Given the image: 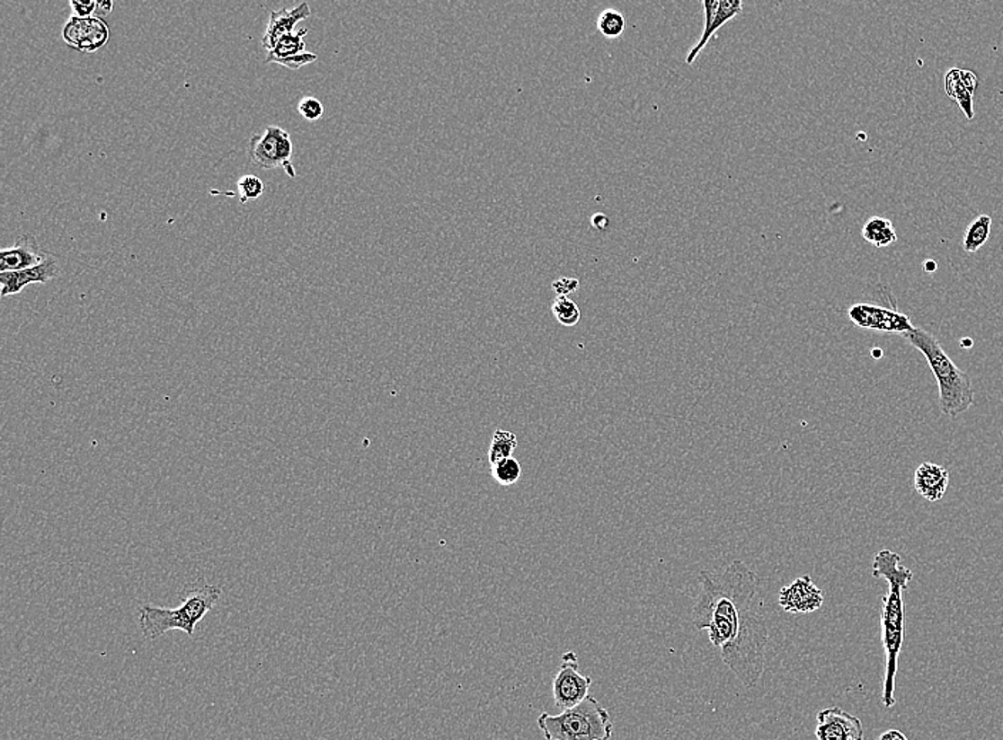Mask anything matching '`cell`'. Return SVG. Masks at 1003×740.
I'll return each mask as SVG.
<instances>
[{
    "label": "cell",
    "instance_id": "obj_1",
    "mask_svg": "<svg viewBox=\"0 0 1003 740\" xmlns=\"http://www.w3.org/2000/svg\"><path fill=\"white\" fill-rule=\"evenodd\" d=\"M697 598L691 621L707 630L713 647L720 649L724 665L746 688H754L766 668L770 632L757 600L759 578L746 562L734 559L718 571L698 574Z\"/></svg>",
    "mask_w": 1003,
    "mask_h": 740
},
{
    "label": "cell",
    "instance_id": "obj_2",
    "mask_svg": "<svg viewBox=\"0 0 1003 740\" xmlns=\"http://www.w3.org/2000/svg\"><path fill=\"white\" fill-rule=\"evenodd\" d=\"M873 576L883 578L888 584V593L883 600L881 635L885 651V678H883V702L887 708L895 705V676L898 656L904 642V591L914 578V573L901 564V555L891 550L876 552L873 562Z\"/></svg>",
    "mask_w": 1003,
    "mask_h": 740
},
{
    "label": "cell",
    "instance_id": "obj_3",
    "mask_svg": "<svg viewBox=\"0 0 1003 740\" xmlns=\"http://www.w3.org/2000/svg\"><path fill=\"white\" fill-rule=\"evenodd\" d=\"M179 608L143 605L138 610V625L146 639L155 641L170 630H182L193 638L197 625L213 610L221 598L220 586L206 583L204 578L190 581L182 586Z\"/></svg>",
    "mask_w": 1003,
    "mask_h": 740
},
{
    "label": "cell",
    "instance_id": "obj_4",
    "mask_svg": "<svg viewBox=\"0 0 1003 740\" xmlns=\"http://www.w3.org/2000/svg\"><path fill=\"white\" fill-rule=\"evenodd\" d=\"M905 339L910 347L924 355L931 367L939 389V409L944 415L956 418L973 405L972 381L968 374L959 369L945 349L931 332L915 328L907 333Z\"/></svg>",
    "mask_w": 1003,
    "mask_h": 740
},
{
    "label": "cell",
    "instance_id": "obj_5",
    "mask_svg": "<svg viewBox=\"0 0 1003 740\" xmlns=\"http://www.w3.org/2000/svg\"><path fill=\"white\" fill-rule=\"evenodd\" d=\"M537 723L546 740H608L613 735L610 713L590 695L559 715L540 713Z\"/></svg>",
    "mask_w": 1003,
    "mask_h": 740
},
{
    "label": "cell",
    "instance_id": "obj_6",
    "mask_svg": "<svg viewBox=\"0 0 1003 740\" xmlns=\"http://www.w3.org/2000/svg\"><path fill=\"white\" fill-rule=\"evenodd\" d=\"M248 157L262 170L284 167L289 177H296L292 165V141L289 134L279 126H269L264 131L251 136Z\"/></svg>",
    "mask_w": 1003,
    "mask_h": 740
},
{
    "label": "cell",
    "instance_id": "obj_7",
    "mask_svg": "<svg viewBox=\"0 0 1003 740\" xmlns=\"http://www.w3.org/2000/svg\"><path fill=\"white\" fill-rule=\"evenodd\" d=\"M591 683L590 676L581 674L578 655L567 651L562 655V662L554 679L555 705L562 712L578 706L588 698Z\"/></svg>",
    "mask_w": 1003,
    "mask_h": 740
},
{
    "label": "cell",
    "instance_id": "obj_8",
    "mask_svg": "<svg viewBox=\"0 0 1003 740\" xmlns=\"http://www.w3.org/2000/svg\"><path fill=\"white\" fill-rule=\"evenodd\" d=\"M848 318L854 325L863 330L880 333H902L907 335L915 326L910 316L897 309L859 302L848 308Z\"/></svg>",
    "mask_w": 1003,
    "mask_h": 740
},
{
    "label": "cell",
    "instance_id": "obj_9",
    "mask_svg": "<svg viewBox=\"0 0 1003 740\" xmlns=\"http://www.w3.org/2000/svg\"><path fill=\"white\" fill-rule=\"evenodd\" d=\"M62 36L67 46L77 52L94 53L109 41L111 31L106 22L96 16L89 19L73 16L65 24Z\"/></svg>",
    "mask_w": 1003,
    "mask_h": 740
},
{
    "label": "cell",
    "instance_id": "obj_10",
    "mask_svg": "<svg viewBox=\"0 0 1003 740\" xmlns=\"http://www.w3.org/2000/svg\"><path fill=\"white\" fill-rule=\"evenodd\" d=\"M815 736L818 740H864L863 723L839 706L818 713Z\"/></svg>",
    "mask_w": 1003,
    "mask_h": 740
},
{
    "label": "cell",
    "instance_id": "obj_11",
    "mask_svg": "<svg viewBox=\"0 0 1003 740\" xmlns=\"http://www.w3.org/2000/svg\"><path fill=\"white\" fill-rule=\"evenodd\" d=\"M742 7H744V4L741 0H705L703 2V9H705L706 13L705 31H703L700 40L688 53V57H686L688 65H693L696 62V58L698 57L701 50L707 46L715 31L723 28L727 22L734 19L735 16H739L742 12Z\"/></svg>",
    "mask_w": 1003,
    "mask_h": 740
},
{
    "label": "cell",
    "instance_id": "obj_12",
    "mask_svg": "<svg viewBox=\"0 0 1003 740\" xmlns=\"http://www.w3.org/2000/svg\"><path fill=\"white\" fill-rule=\"evenodd\" d=\"M778 603L788 613H811L824 603V594L810 576L798 577L790 586L781 588Z\"/></svg>",
    "mask_w": 1003,
    "mask_h": 740
},
{
    "label": "cell",
    "instance_id": "obj_13",
    "mask_svg": "<svg viewBox=\"0 0 1003 740\" xmlns=\"http://www.w3.org/2000/svg\"><path fill=\"white\" fill-rule=\"evenodd\" d=\"M50 257L52 255L41 250L33 235L24 233L18 238L13 247L0 251V274L38 267Z\"/></svg>",
    "mask_w": 1003,
    "mask_h": 740
},
{
    "label": "cell",
    "instance_id": "obj_14",
    "mask_svg": "<svg viewBox=\"0 0 1003 740\" xmlns=\"http://www.w3.org/2000/svg\"><path fill=\"white\" fill-rule=\"evenodd\" d=\"M309 14H311V9H309V4H306V2L297 4V6L292 7V9L282 7V9H279V11H272L271 14H270L269 26H267L265 35L262 36V48L271 52L275 45H277L284 36L294 33V29H296L297 24L309 18Z\"/></svg>",
    "mask_w": 1003,
    "mask_h": 740
},
{
    "label": "cell",
    "instance_id": "obj_15",
    "mask_svg": "<svg viewBox=\"0 0 1003 740\" xmlns=\"http://www.w3.org/2000/svg\"><path fill=\"white\" fill-rule=\"evenodd\" d=\"M58 262L50 257L38 267L29 268L23 271L4 272L0 274L2 284V296L16 295L22 289L31 284H46L53 278L58 277Z\"/></svg>",
    "mask_w": 1003,
    "mask_h": 740
},
{
    "label": "cell",
    "instance_id": "obj_16",
    "mask_svg": "<svg viewBox=\"0 0 1003 740\" xmlns=\"http://www.w3.org/2000/svg\"><path fill=\"white\" fill-rule=\"evenodd\" d=\"M948 484L949 471L945 467L925 462L915 470V490L929 503L941 501L948 490Z\"/></svg>",
    "mask_w": 1003,
    "mask_h": 740
},
{
    "label": "cell",
    "instance_id": "obj_17",
    "mask_svg": "<svg viewBox=\"0 0 1003 740\" xmlns=\"http://www.w3.org/2000/svg\"><path fill=\"white\" fill-rule=\"evenodd\" d=\"M945 92L946 96L961 107V110L963 111L966 119L972 120L975 117V113H973V94L963 84L961 69L954 67L946 73Z\"/></svg>",
    "mask_w": 1003,
    "mask_h": 740
},
{
    "label": "cell",
    "instance_id": "obj_18",
    "mask_svg": "<svg viewBox=\"0 0 1003 740\" xmlns=\"http://www.w3.org/2000/svg\"><path fill=\"white\" fill-rule=\"evenodd\" d=\"M863 238L876 248L890 247L898 241L892 223L883 216H873L864 224Z\"/></svg>",
    "mask_w": 1003,
    "mask_h": 740
},
{
    "label": "cell",
    "instance_id": "obj_19",
    "mask_svg": "<svg viewBox=\"0 0 1003 740\" xmlns=\"http://www.w3.org/2000/svg\"><path fill=\"white\" fill-rule=\"evenodd\" d=\"M306 33H308V29H299V31H294V33L284 36V38L275 45L271 52H269V55L265 57V63H277V65H279L280 62L286 60V58L294 57V56L306 53V46L304 38H306Z\"/></svg>",
    "mask_w": 1003,
    "mask_h": 740
},
{
    "label": "cell",
    "instance_id": "obj_20",
    "mask_svg": "<svg viewBox=\"0 0 1003 740\" xmlns=\"http://www.w3.org/2000/svg\"><path fill=\"white\" fill-rule=\"evenodd\" d=\"M990 230H992V218L990 216H976L975 220L966 226L963 241V250L969 254L978 252L990 240Z\"/></svg>",
    "mask_w": 1003,
    "mask_h": 740
},
{
    "label": "cell",
    "instance_id": "obj_21",
    "mask_svg": "<svg viewBox=\"0 0 1003 740\" xmlns=\"http://www.w3.org/2000/svg\"><path fill=\"white\" fill-rule=\"evenodd\" d=\"M516 447H518V439L512 432L496 430L492 436L491 445H489L488 459L491 466L502 462V460L512 457Z\"/></svg>",
    "mask_w": 1003,
    "mask_h": 740
},
{
    "label": "cell",
    "instance_id": "obj_22",
    "mask_svg": "<svg viewBox=\"0 0 1003 740\" xmlns=\"http://www.w3.org/2000/svg\"><path fill=\"white\" fill-rule=\"evenodd\" d=\"M596 26L603 38L618 39L626 31L625 14L616 9H606L599 14Z\"/></svg>",
    "mask_w": 1003,
    "mask_h": 740
},
{
    "label": "cell",
    "instance_id": "obj_23",
    "mask_svg": "<svg viewBox=\"0 0 1003 740\" xmlns=\"http://www.w3.org/2000/svg\"><path fill=\"white\" fill-rule=\"evenodd\" d=\"M520 476H522V466L515 457L502 460L492 466V477L499 486H513L520 480Z\"/></svg>",
    "mask_w": 1003,
    "mask_h": 740
},
{
    "label": "cell",
    "instance_id": "obj_24",
    "mask_svg": "<svg viewBox=\"0 0 1003 740\" xmlns=\"http://www.w3.org/2000/svg\"><path fill=\"white\" fill-rule=\"evenodd\" d=\"M552 313L560 325L571 326L578 325L581 318V309L578 304L567 298V296H557L552 304Z\"/></svg>",
    "mask_w": 1003,
    "mask_h": 740
},
{
    "label": "cell",
    "instance_id": "obj_25",
    "mask_svg": "<svg viewBox=\"0 0 1003 740\" xmlns=\"http://www.w3.org/2000/svg\"><path fill=\"white\" fill-rule=\"evenodd\" d=\"M238 192H240L241 203H247L248 199H255L262 196L265 185L262 179H258L257 175L247 174L243 175L237 182Z\"/></svg>",
    "mask_w": 1003,
    "mask_h": 740
},
{
    "label": "cell",
    "instance_id": "obj_26",
    "mask_svg": "<svg viewBox=\"0 0 1003 740\" xmlns=\"http://www.w3.org/2000/svg\"><path fill=\"white\" fill-rule=\"evenodd\" d=\"M298 111L306 120L316 121L324 116V106L315 97L306 96L299 101Z\"/></svg>",
    "mask_w": 1003,
    "mask_h": 740
},
{
    "label": "cell",
    "instance_id": "obj_27",
    "mask_svg": "<svg viewBox=\"0 0 1003 740\" xmlns=\"http://www.w3.org/2000/svg\"><path fill=\"white\" fill-rule=\"evenodd\" d=\"M581 282L576 278H559L552 284V289L557 296H569L578 291Z\"/></svg>",
    "mask_w": 1003,
    "mask_h": 740
},
{
    "label": "cell",
    "instance_id": "obj_28",
    "mask_svg": "<svg viewBox=\"0 0 1003 740\" xmlns=\"http://www.w3.org/2000/svg\"><path fill=\"white\" fill-rule=\"evenodd\" d=\"M316 58L318 57H316L315 53L306 52L303 53V55L286 58V60L280 62L279 65L284 66L287 69L298 70L304 67V66L309 65V63L315 62Z\"/></svg>",
    "mask_w": 1003,
    "mask_h": 740
},
{
    "label": "cell",
    "instance_id": "obj_29",
    "mask_svg": "<svg viewBox=\"0 0 1003 740\" xmlns=\"http://www.w3.org/2000/svg\"><path fill=\"white\" fill-rule=\"evenodd\" d=\"M96 4L97 2H94V0H92V2L72 0L70 6H72L75 16H77V18L89 19L93 18V13L96 12Z\"/></svg>",
    "mask_w": 1003,
    "mask_h": 740
},
{
    "label": "cell",
    "instance_id": "obj_30",
    "mask_svg": "<svg viewBox=\"0 0 1003 740\" xmlns=\"http://www.w3.org/2000/svg\"><path fill=\"white\" fill-rule=\"evenodd\" d=\"M961 77H963V84H965L966 89H968L969 92H972V94H975L976 90H978V86H980V80H978V77H976L975 73L969 72V70L961 69Z\"/></svg>",
    "mask_w": 1003,
    "mask_h": 740
},
{
    "label": "cell",
    "instance_id": "obj_31",
    "mask_svg": "<svg viewBox=\"0 0 1003 740\" xmlns=\"http://www.w3.org/2000/svg\"><path fill=\"white\" fill-rule=\"evenodd\" d=\"M113 6H114L113 2H111V0H103V2H97L96 12H94V13L97 14L96 18L100 19V18H103V16H107V14H111V11H113Z\"/></svg>",
    "mask_w": 1003,
    "mask_h": 740
},
{
    "label": "cell",
    "instance_id": "obj_32",
    "mask_svg": "<svg viewBox=\"0 0 1003 740\" xmlns=\"http://www.w3.org/2000/svg\"><path fill=\"white\" fill-rule=\"evenodd\" d=\"M590 223L591 225L595 226L596 230L603 231L608 228V216H605V214L598 213L595 214V216H591Z\"/></svg>",
    "mask_w": 1003,
    "mask_h": 740
},
{
    "label": "cell",
    "instance_id": "obj_33",
    "mask_svg": "<svg viewBox=\"0 0 1003 740\" xmlns=\"http://www.w3.org/2000/svg\"><path fill=\"white\" fill-rule=\"evenodd\" d=\"M880 740H908L904 734H901L900 730H888L885 734L881 735Z\"/></svg>",
    "mask_w": 1003,
    "mask_h": 740
},
{
    "label": "cell",
    "instance_id": "obj_34",
    "mask_svg": "<svg viewBox=\"0 0 1003 740\" xmlns=\"http://www.w3.org/2000/svg\"><path fill=\"white\" fill-rule=\"evenodd\" d=\"M924 269L928 272V274H932V272H935L936 271V269H938V264H936V262L932 260H925Z\"/></svg>",
    "mask_w": 1003,
    "mask_h": 740
},
{
    "label": "cell",
    "instance_id": "obj_35",
    "mask_svg": "<svg viewBox=\"0 0 1003 740\" xmlns=\"http://www.w3.org/2000/svg\"><path fill=\"white\" fill-rule=\"evenodd\" d=\"M883 349H878V348L871 350V355H873V357H875V359H881V357H883Z\"/></svg>",
    "mask_w": 1003,
    "mask_h": 740
}]
</instances>
